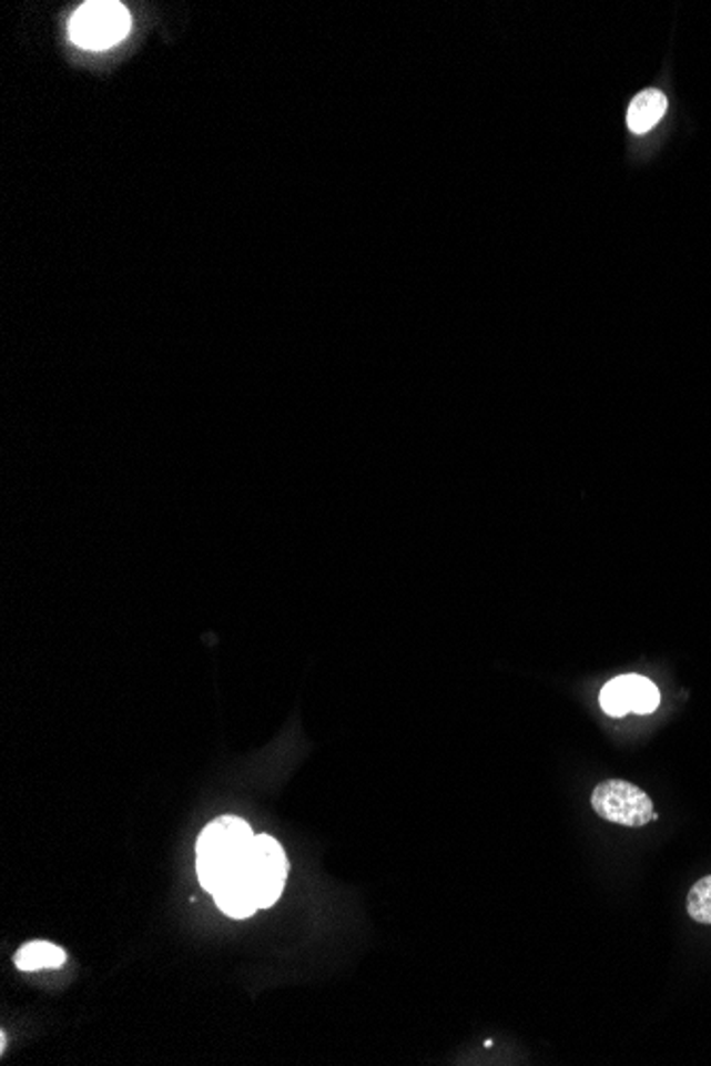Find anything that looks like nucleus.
I'll use <instances>...</instances> for the list:
<instances>
[{"mask_svg": "<svg viewBox=\"0 0 711 1066\" xmlns=\"http://www.w3.org/2000/svg\"><path fill=\"white\" fill-rule=\"evenodd\" d=\"M667 111V97L660 90H643L631 101L627 124L634 134L652 131Z\"/></svg>", "mask_w": 711, "mask_h": 1066, "instance_id": "423d86ee", "label": "nucleus"}, {"mask_svg": "<svg viewBox=\"0 0 711 1066\" xmlns=\"http://www.w3.org/2000/svg\"><path fill=\"white\" fill-rule=\"evenodd\" d=\"M131 32V13L124 4L101 0L85 2L69 22V37L83 50H109Z\"/></svg>", "mask_w": 711, "mask_h": 1066, "instance_id": "f03ea898", "label": "nucleus"}, {"mask_svg": "<svg viewBox=\"0 0 711 1066\" xmlns=\"http://www.w3.org/2000/svg\"><path fill=\"white\" fill-rule=\"evenodd\" d=\"M685 910L694 922L711 926V875L699 880L690 887Z\"/></svg>", "mask_w": 711, "mask_h": 1066, "instance_id": "9d476101", "label": "nucleus"}, {"mask_svg": "<svg viewBox=\"0 0 711 1066\" xmlns=\"http://www.w3.org/2000/svg\"><path fill=\"white\" fill-rule=\"evenodd\" d=\"M213 899L217 903V907L224 911L226 915L231 917H250L252 913L261 910L258 907V899H256V892H254V885L250 884V880L245 877L243 869L238 871L235 877H231L226 884L222 887H217L213 892Z\"/></svg>", "mask_w": 711, "mask_h": 1066, "instance_id": "39448f33", "label": "nucleus"}, {"mask_svg": "<svg viewBox=\"0 0 711 1066\" xmlns=\"http://www.w3.org/2000/svg\"><path fill=\"white\" fill-rule=\"evenodd\" d=\"M243 873L254 885L258 907L268 910L282 896L288 875V859L273 836L254 834L243 862Z\"/></svg>", "mask_w": 711, "mask_h": 1066, "instance_id": "20e7f679", "label": "nucleus"}, {"mask_svg": "<svg viewBox=\"0 0 711 1066\" xmlns=\"http://www.w3.org/2000/svg\"><path fill=\"white\" fill-rule=\"evenodd\" d=\"M13 963L20 971H39V968H55L67 963V952L50 941H30L18 950Z\"/></svg>", "mask_w": 711, "mask_h": 1066, "instance_id": "0eeeda50", "label": "nucleus"}, {"mask_svg": "<svg viewBox=\"0 0 711 1066\" xmlns=\"http://www.w3.org/2000/svg\"><path fill=\"white\" fill-rule=\"evenodd\" d=\"M660 704L659 688L648 677L631 676V711L646 715L657 711Z\"/></svg>", "mask_w": 711, "mask_h": 1066, "instance_id": "1a4fd4ad", "label": "nucleus"}, {"mask_svg": "<svg viewBox=\"0 0 711 1066\" xmlns=\"http://www.w3.org/2000/svg\"><path fill=\"white\" fill-rule=\"evenodd\" d=\"M599 702L607 715L622 718L631 713V676H620L611 679L601 690Z\"/></svg>", "mask_w": 711, "mask_h": 1066, "instance_id": "6e6552de", "label": "nucleus"}, {"mask_svg": "<svg viewBox=\"0 0 711 1066\" xmlns=\"http://www.w3.org/2000/svg\"><path fill=\"white\" fill-rule=\"evenodd\" d=\"M254 833L235 815H222L207 824L196 843L199 880L211 894L243 869Z\"/></svg>", "mask_w": 711, "mask_h": 1066, "instance_id": "f257e3e1", "label": "nucleus"}, {"mask_svg": "<svg viewBox=\"0 0 711 1066\" xmlns=\"http://www.w3.org/2000/svg\"><path fill=\"white\" fill-rule=\"evenodd\" d=\"M590 803L597 815L618 826L639 829L659 820L652 799L641 788L624 780L601 781L592 790Z\"/></svg>", "mask_w": 711, "mask_h": 1066, "instance_id": "7ed1b4c3", "label": "nucleus"}]
</instances>
